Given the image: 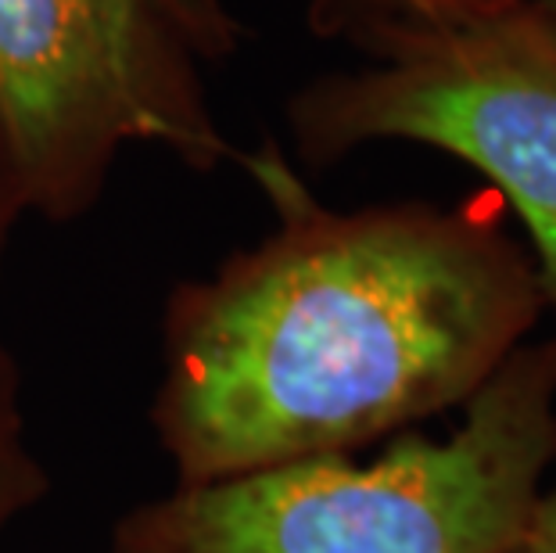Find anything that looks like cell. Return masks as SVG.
I'll list each match as a JSON object with an SVG mask.
<instances>
[{
    "mask_svg": "<svg viewBox=\"0 0 556 553\" xmlns=\"http://www.w3.org/2000/svg\"><path fill=\"white\" fill-rule=\"evenodd\" d=\"M553 461L556 341H542L510 352L445 442L184 486L129 517L115 553H510Z\"/></svg>",
    "mask_w": 556,
    "mask_h": 553,
    "instance_id": "cell-2",
    "label": "cell"
},
{
    "mask_svg": "<svg viewBox=\"0 0 556 553\" xmlns=\"http://www.w3.org/2000/svg\"><path fill=\"white\" fill-rule=\"evenodd\" d=\"M26 213L11 173V162L0 144V274H4V255L15 234V223ZM47 475L29 445L26 406H22V374L15 367L4 331H0V532L18 521L33 503L43 497Z\"/></svg>",
    "mask_w": 556,
    "mask_h": 553,
    "instance_id": "cell-5",
    "label": "cell"
},
{
    "mask_svg": "<svg viewBox=\"0 0 556 553\" xmlns=\"http://www.w3.org/2000/svg\"><path fill=\"white\" fill-rule=\"evenodd\" d=\"M528 532L535 536L539 543H546L549 550H556V486L539 497L535 511H531Z\"/></svg>",
    "mask_w": 556,
    "mask_h": 553,
    "instance_id": "cell-8",
    "label": "cell"
},
{
    "mask_svg": "<svg viewBox=\"0 0 556 553\" xmlns=\"http://www.w3.org/2000/svg\"><path fill=\"white\" fill-rule=\"evenodd\" d=\"M374 51L377 62L291 101L299 148L330 162L370 140H413L470 162L525 219L542 302L556 305V18L520 11Z\"/></svg>",
    "mask_w": 556,
    "mask_h": 553,
    "instance_id": "cell-4",
    "label": "cell"
},
{
    "mask_svg": "<svg viewBox=\"0 0 556 553\" xmlns=\"http://www.w3.org/2000/svg\"><path fill=\"white\" fill-rule=\"evenodd\" d=\"M510 553H556V550H549L546 543H539V539L531 536V532H525V536H520V543Z\"/></svg>",
    "mask_w": 556,
    "mask_h": 553,
    "instance_id": "cell-9",
    "label": "cell"
},
{
    "mask_svg": "<svg viewBox=\"0 0 556 553\" xmlns=\"http://www.w3.org/2000/svg\"><path fill=\"white\" fill-rule=\"evenodd\" d=\"M0 144L47 219L87 213L126 144L194 169L233 155L194 51L148 0H0Z\"/></svg>",
    "mask_w": 556,
    "mask_h": 553,
    "instance_id": "cell-3",
    "label": "cell"
},
{
    "mask_svg": "<svg viewBox=\"0 0 556 553\" xmlns=\"http://www.w3.org/2000/svg\"><path fill=\"white\" fill-rule=\"evenodd\" d=\"M248 169L277 230L184 288L165 324L159 428L184 486L338 456L467 403L546 305L489 216L330 213L274 148Z\"/></svg>",
    "mask_w": 556,
    "mask_h": 553,
    "instance_id": "cell-1",
    "label": "cell"
},
{
    "mask_svg": "<svg viewBox=\"0 0 556 553\" xmlns=\"http://www.w3.org/2000/svg\"><path fill=\"white\" fill-rule=\"evenodd\" d=\"M556 18V0H316V22L324 29H341L370 47H381L409 33H431L448 26H467L500 15Z\"/></svg>",
    "mask_w": 556,
    "mask_h": 553,
    "instance_id": "cell-6",
    "label": "cell"
},
{
    "mask_svg": "<svg viewBox=\"0 0 556 553\" xmlns=\"http://www.w3.org/2000/svg\"><path fill=\"white\" fill-rule=\"evenodd\" d=\"M148 4L180 33L194 54H205L212 62L227 58L241 37V26L219 0H148Z\"/></svg>",
    "mask_w": 556,
    "mask_h": 553,
    "instance_id": "cell-7",
    "label": "cell"
}]
</instances>
